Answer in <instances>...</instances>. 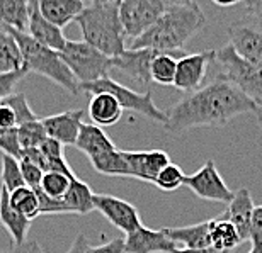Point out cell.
Returning a JSON list of instances; mask_svg holds the SVG:
<instances>
[{
  "label": "cell",
  "mask_w": 262,
  "mask_h": 253,
  "mask_svg": "<svg viewBox=\"0 0 262 253\" xmlns=\"http://www.w3.org/2000/svg\"><path fill=\"white\" fill-rule=\"evenodd\" d=\"M255 107L257 104L252 99L220 73L208 85L187 92L172 105L165 112L164 128L170 134L194 128H220L237 116L254 112Z\"/></svg>",
  "instance_id": "1"
},
{
  "label": "cell",
  "mask_w": 262,
  "mask_h": 253,
  "mask_svg": "<svg viewBox=\"0 0 262 253\" xmlns=\"http://www.w3.org/2000/svg\"><path fill=\"white\" fill-rule=\"evenodd\" d=\"M201 7L196 4H170L162 17L148 31L131 41V50L148 48L157 51H184L186 44L204 28Z\"/></svg>",
  "instance_id": "2"
},
{
  "label": "cell",
  "mask_w": 262,
  "mask_h": 253,
  "mask_svg": "<svg viewBox=\"0 0 262 253\" xmlns=\"http://www.w3.org/2000/svg\"><path fill=\"white\" fill-rule=\"evenodd\" d=\"M119 0L107 4L85 5L75 19L80 28L82 41L91 44L109 58H114L126 50L121 20H119Z\"/></svg>",
  "instance_id": "3"
},
{
  "label": "cell",
  "mask_w": 262,
  "mask_h": 253,
  "mask_svg": "<svg viewBox=\"0 0 262 253\" xmlns=\"http://www.w3.org/2000/svg\"><path fill=\"white\" fill-rule=\"evenodd\" d=\"M7 29V28H4ZM10 34L14 36V39L17 41L20 55H23V68L26 72H33L38 75L48 78L50 82H53L55 85L61 87L67 90L70 96H77L80 94L78 90V82L75 77L72 75L70 68L65 65V61L61 60L60 53L43 46L38 41H34L28 33H20V31L7 29Z\"/></svg>",
  "instance_id": "4"
},
{
  "label": "cell",
  "mask_w": 262,
  "mask_h": 253,
  "mask_svg": "<svg viewBox=\"0 0 262 253\" xmlns=\"http://www.w3.org/2000/svg\"><path fill=\"white\" fill-rule=\"evenodd\" d=\"M78 90L83 94H99V92H106L116 99L118 104L121 105V109L131 110L140 116H145L154 123H159L164 126L167 116L162 109H159V105L155 104L154 96L150 90H146L145 94H138L131 88L124 87L123 83H119L116 80H113L111 77H104L99 78L96 82H89V83H80Z\"/></svg>",
  "instance_id": "5"
},
{
  "label": "cell",
  "mask_w": 262,
  "mask_h": 253,
  "mask_svg": "<svg viewBox=\"0 0 262 253\" xmlns=\"http://www.w3.org/2000/svg\"><path fill=\"white\" fill-rule=\"evenodd\" d=\"M58 53L65 65L70 68L78 85L109 77V73L113 72L111 58L83 41L67 39L63 50Z\"/></svg>",
  "instance_id": "6"
},
{
  "label": "cell",
  "mask_w": 262,
  "mask_h": 253,
  "mask_svg": "<svg viewBox=\"0 0 262 253\" xmlns=\"http://www.w3.org/2000/svg\"><path fill=\"white\" fill-rule=\"evenodd\" d=\"M214 61L220 65L222 75L237 85L249 99L262 105V66L245 61L230 44L214 51Z\"/></svg>",
  "instance_id": "7"
},
{
  "label": "cell",
  "mask_w": 262,
  "mask_h": 253,
  "mask_svg": "<svg viewBox=\"0 0 262 253\" xmlns=\"http://www.w3.org/2000/svg\"><path fill=\"white\" fill-rule=\"evenodd\" d=\"M169 0H119V20L126 39H136L148 31L169 7Z\"/></svg>",
  "instance_id": "8"
},
{
  "label": "cell",
  "mask_w": 262,
  "mask_h": 253,
  "mask_svg": "<svg viewBox=\"0 0 262 253\" xmlns=\"http://www.w3.org/2000/svg\"><path fill=\"white\" fill-rule=\"evenodd\" d=\"M184 186L203 201L228 204L233 197V192L225 183L213 160H206L199 170L186 175Z\"/></svg>",
  "instance_id": "9"
},
{
  "label": "cell",
  "mask_w": 262,
  "mask_h": 253,
  "mask_svg": "<svg viewBox=\"0 0 262 253\" xmlns=\"http://www.w3.org/2000/svg\"><path fill=\"white\" fill-rule=\"evenodd\" d=\"M227 36L240 58L262 66V20H235L227 28Z\"/></svg>",
  "instance_id": "10"
},
{
  "label": "cell",
  "mask_w": 262,
  "mask_h": 253,
  "mask_svg": "<svg viewBox=\"0 0 262 253\" xmlns=\"http://www.w3.org/2000/svg\"><path fill=\"white\" fill-rule=\"evenodd\" d=\"M214 61V50H204L192 55H184L177 60L174 85L177 90L194 92L203 85L209 63Z\"/></svg>",
  "instance_id": "11"
},
{
  "label": "cell",
  "mask_w": 262,
  "mask_h": 253,
  "mask_svg": "<svg viewBox=\"0 0 262 253\" xmlns=\"http://www.w3.org/2000/svg\"><path fill=\"white\" fill-rule=\"evenodd\" d=\"M94 209L99 211L114 228L123 231L124 235L133 233L141 226L138 209L119 197L109 194H94Z\"/></svg>",
  "instance_id": "12"
},
{
  "label": "cell",
  "mask_w": 262,
  "mask_h": 253,
  "mask_svg": "<svg viewBox=\"0 0 262 253\" xmlns=\"http://www.w3.org/2000/svg\"><path fill=\"white\" fill-rule=\"evenodd\" d=\"M160 51L148 50V48H138V50H124L121 55L111 58L113 70H118L129 77L140 85H150V65L154 58Z\"/></svg>",
  "instance_id": "13"
},
{
  "label": "cell",
  "mask_w": 262,
  "mask_h": 253,
  "mask_svg": "<svg viewBox=\"0 0 262 253\" xmlns=\"http://www.w3.org/2000/svg\"><path fill=\"white\" fill-rule=\"evenodd\" d=\"M123 158L128 165V177L151 183L154 178L165 165L170 163L169 153L164 150H148V151H124Z\"/></svg>",
  "instance_id": "14"
},
{
  "label": "cell",
  "mask_w": 262,
  "mask_h": 253,
  "mask_svg": "<svg viewBox=\"0 0 262 253\" xmlns=\"http://www.w3.org/2000/svg\"><path fill=\"white\" fill-rule=\"evenodd\" d=\"M28 34L34 41L55 51H61L67 43L63 29L56 28L43 17L39 10V0H28Z\"/></svg>",
  "instance_id": "15"
},
{
  "label": "cell",
  "mask_w": 262,
  "mask_h": 253,
  "mask_svg": "<svg viewBox=\"0 0 262 253\" xmlns=\"http://www.w3.org/2000/svg\"><path fill=\"white\" fill-rule=\"evenodd\" d=\"M83 116H85V112L82 109L63 110V112L41 119V124H43L48 138L56 140L58 143L67 146L75 143L78 131H80V126L83 123Z\"/></svg>",
  "instance_id": "16"
},
{
  "label": "cell",
  "mask_w": 262,
  "mask_h": 253,
  "mask_svg": "<svg viewBox=\"0 0 262 253\" xmlns=\"http://www.w3.org/2000/svg\"><path fill=\"white\" fill-rule=\"evenodd\" d=\"M177 245L164 229H151L141 224L124 238V253H172Z\"/></svg>",
  "instance_id": "17"
},
{
  "label": "cell",
  "mask_w": 262,
  "mask_h": 253,
  "mask_svg": "<svg viewBox=\"0 0 262 253\" xmlns=\"http://www.w3.org/2000/svg\"><path fill=\"white\" fill-rule=\"evenodd\" d=\"M252 211H254V199L250 196L249 189L242 187L237 192H233L232 201L227 204V209L220 214V218L232 223L233 228L237 229L238 236L244 241L249 240V224H250Z\"/></svg>",
  "instance_id": "18"
},
{
  "label": "cell",
  "mask_w": 262,
  "mask_h": 253,
  "mask_svg": "<svg viewBox=\"0 0 262 253\" xmlns=\"http://www.w3.org/2000/svg\"><path fill=\"white\" fill-rule=\"evenodd\" d=\"M73 146H75L78 151H82L87 158L97 156V155H101V153L118 148V146L113 143V140L106 134V131L92 123H82Z\"/></svg>",
  "instance_id": "19"
},
{
  "label": "cell",
  "mask_w": 262,
  "mask_h": 253,
  "mask_svg": "<svg viewBox=\"0 0 262 253\" xmlns=\"http://www.w3.org/2000/svg\"><path fill=\"white\" fill-rule=\"evenodd\" d=\"M87 114L92 124L99 126V128H107V126H114L119 123L123 116V109L111 94L99 92L94 94L91 101H89Z\"/></svg>",
  "instance_id": "20"
},
{
  "label": "cell",
  "mask_w": 262,
  "mask_h": 253,
  "mask_svg": "<svg viewBox=\"0 0 262 253\" xmlns=\"http://www.w3.org/2000/svg\"><path fill=\"white\" fill-rule=\"evenodd\" d=\"M85 4L82 0H39V10L46 20L60 29L75 22Z\"/></svg>",
  "instance_id": "21"
},
{
  "label": "cell",
  "mask_w": 262,
  "mask_h": 253,
  "mask_svg": "<svg viewBox=\"0 0 262 253\" xmlns=\"http://www.w3.org/2000/svg\"><path fill=\"white\" fill-rule=\"evenodd\" d=\"M0 223L7 229L12 245H23L28 240L31 221L12 209V205L9 204V191H5L4 187L0 189Z\"/></svg>",
  "instance_id": "22"
},
{
  "label": "cell",
  "mask_w": 262,
  "mask_h": 253,
  "mask_svg": "<svg viewBox=\"0 0 262 253\" xmlns=\"http://www.w3.org/2000/svg\"><path fill=\"white\" fill-rule=\"evenodd\" d=\"M174 243L184 245V248H211L209 245V219L201 223L181 226V228H162Z\"/></svg>",
  "instance_id": "23"
},
{
  "label": "cell",
  "mask_w": 262,
  "mask_h": 253,
  "mask_svg": "<svg viewBox=\"0 0 262 253\" xmlns=\"http://www.w3.org/2000/svg\"><path fill=\"white\" fill-rule=\"evenodd\" d=\"M242 243V238L238 236L237 229L232 223H228L223 218L209 219V245L218 253H230Z\"/></svg>",
  "instance_id": "24"
},
{
  "label": "cell",
  "mask_w": 262,
  "mask_h": 253,
  "mask_svg": "<svg viewBox=\"0 0 262 253\" xmlns=\"http://www.w3.org/2000/svg\"><path fill=\"white\" fill-rule=\"evenodd\" d=\"M61 201L67 204V208L70 209L72 214L85 216L91 213V211H94L92 189L77 177L70 182V187H68L65 196L61 197Z\"/></svg>",
  "instance_id": "25"
},
{
  "label": "cell",
  "mask_w": 262,
  "mask_h": 253,
  "mask_svg": "<svg viewBox=\"0 0 262 253\" xmlns=\"http://www.w3.org/2000/svg\"><path fill=\"white\" fill-rule=\"evenodd\" d=\"M24 70L23 55H20L17 41L7 29H0V75H7Z\"/></svg>",
  "instance_id": "26"
},
{
  "label": "cell",
  "mask_w": 262,
  "mask_h": 253,
  "mask_svg": "<svg viewBox=\"0 0 262 253\" xmlns=\"http://www.w3.org/2000/svg\"><path fill=\"white\" fill-rule=\"evenodd\" d=\"M177 56H184V51H160L154 58V61L150 65L151 83H159V85H172L174 83Z\"/></svg>",
  "instance_id": "27"
},
{
  "label": "cell",
  "mask_w": 262,
  "mask_h": 253,
  "mask_svg": "<svg viewBox=\"0 0 262 253\" xmlns=\"http://www.w3.org/2000/svg\"><path fill=\"white\" fill-rule=\"evenodd\" d=\"M0 26L26 33L28 0H0Z\"/></svg>",
  "instance_id": "28"
},
{
  "label": "cell",
  "mask_w": 262,
  "mask_h": 253,
  "mask_svg": "<svg viewBox=\"0 0 262 253\" xmlns=\"http://www.w3.org/2000/svg\"><path fill=\"white\" fill-rule=\"evenodd\" d=\"M89 162H91V165L94 167V170L99 172L101 175L128 177V165H126V162H124L121 150H118V148L89 158Z\"/></svg>",
  "instance_id": "29"
},
{
  "label": "cell",
  "mask_w": 262,
  "mask_h": 253,
  "mask_svg": "<svg viewBox=\"0 0 262 253\" xmlns=\"http://www.w3.org/2000/svg\"><path fill=\"white\" fill-rule=\"evenodd\" d=\"M9 204L14 211H17L26 219L33 221L39 216V197L38 192L29 187H17L12 192H9Z\"/></svg>",
  "instance_id": "30"
},
{
  "label": "cell",
  "mask_w": 262,
  "mask_h": 253,
  "mask_svg": "<svg viewBox=\"0 0 262 253\" xmlns=\"http://www.w3.org/2000/svg\"><path fill=\"white\" fill-rule=\"evenodd\" d=\"M38 148L41 150L46 160V172H60L68 177H77L65 160V146L61 143H58L56 140L46 138Z\"/></svg>",
  "instance_id": "31"
},
{
  "label": "cell",
  "mask_w": 262,
  "mask_h": 253,
  "mask_svg": "<svg viewBox=\"0 0 262 253\" xmlns=\"http://www.w3.org/2000/svg\"><path fill=\"white\" fill-rule=\"evenodd\" d=\"M75 177H68L60 172H46L39 183V191L50 199H61L67 194L70 182Z\"/></svg>",
  "instance_id": "32"
},
{
  "label": "cell",
  "mask_w": 262,
  "mask_h": 253,
  "mask_svg": "<svg viewBox=\"0 0 262 253\" xmlns=\"http://www.w3.org/2000/svg\"><path fill=\"white\" fill-rule=\"evenodd\" d=\"M17 138L20 143V148H38V146L43 143V141L48 138L46 136V131L41 124V119H34V121H28V123L17 126Z\"/></svg>",
  "instance_id": "33"
},
{
  "label": "cell",
  "mask_w": 262,
  "mask_h": 253,
  "mask_svg": "<svg viewBox=\"0 0 262 253\" xmlns=\"http://www.w3.org/2000/svg\"><path fill=\"white\" fill-rule=\"evenodd\" d=\"M184 177H186V173L182 172V168L170 162L169 165H165L162 168L159 172V175L154 178L151 183L164 192H172L184 186Z\"/></svg>",
  "instance_id": "34"
},
{
  "label": "cell",
  "mask_w": 262,
  "mask_h": 253,
  "mask_svg": "<svg viewBox=\"0 0 262 253\" xmlns=\"http://www.w3.org/2000/svg\"><path fill=\"white\" fill-rule=\"evenodd\" d=\"M0 178H2V187L5 191L12 192L14 189L23 187V173H20L19 160L9 155H2V170H0Z\"/></svg>",
  "instance_id": "35"
},
{
  "label": "cell",
  "mask_w": 262,
  "mask_h": 253,
  "mask_svg": "<svg viewBox=\"0 0 262 253\" xmlns=\"http://www.w3.org/2000/svg\"><path fill=\"white\" fill-rule=\"evenodd\" d=\"M4 101L14 109L15 116H17V126L28 123V121L38 119V116L34 114L33 109H31L26 94H23V92H12L10 96L4 97Z\"/></svg>",
  "instance_id": "36"
},
{
  "label": "cell",
  "mask_w": 262,
  "mask_h": 253,
  "mask_svg": "<svg viewBox=\"0 0 262 253\" xmlns=\"http://www.w3.org/2000/svg\"><path fill=\"white\" fill-rule=\"evenodd\" d=\"M0 151L2 155H9L12 158H20V153H23V148H20L19 138H17V129H0Z\"/></svg>",
  "instance_id": "37"
},
{
  "label": "cell",
  "mask_w": 262,
  "mask_h": 253,
  "mask_svg": "<svg viewBox=\"0 0 262 253\" xmlns=\"http://www.w3.org/2000/svg\"><path fill=\"white\" fill-rule=\"evenodd\" d=\"M249 240L252 241V251L262 253V205H254L249 224Z\"/></svg>",
  "instance_id": "38"
},
{
  "label": "cell",
  "mask_w": 262,
  "mask_h": 253,
  "mask_svg": "<svg viewBox=\"0 0 262 253\" xmlns=\"http://www.w3.org/2000/svg\"><path fill=\"white\" fill-rule=\"evenodd\" d=\"M19 167H20V173H23L24 186L33 189V191H38L45 172L41 170L39 167H36V165H33V163H29L26 160H19Z\"/></svg>",
  "instance_id": "39"
},
{
  "label": "cell",
  "mask_w": 262,
  "mask_h": 253,
  "mask_svg": "<svg viewBox=\"0 0 262 253\" xmlns=\"http://www.w3.org/2000/svg\"><path fill=\"white\" fill-rule=\"evenodd\" d=\"M26 75H28V72H26V70L7 73V75H0V101H2L4 97L10 96L12 92H15L17 83L23 80Z\"/></svg>",
  "instance_id": "40"
},
{
  "label": "cell",
  "mask_w": 262,
  "mask_h": 253,
  "mask_svg": "<svg viewBox=\"0 0 262 253\" xmlns=\"http://www.w3.org/2000/svg\"><path fill=\"white\" fill-rule=\"evenodd\" d=\"M12 128H17V116H15L14 109L2 99L0 101V129Z\"/></svg>",
  "instance_id": "41"
},
{
  "label": "cell",
  "mask_w": 262,
  "mask_h": 253,
  "mask_svg": "<svg viewBox=\"0 0 262 253\" xmlns=\"http://www.w3.org/2000/svg\"><path fill=\"white\" fill-rule=\"evenodd\" d=\"M85 253H124V240L114 238V240H109L106 243L97 245V246L89 245Z\"/></svg>",
  "instance_id": "42"
},
{
  "label": "cell",
  "mask_w": 262,
  "mask_h": 253,
  "mask_svg": "<svg viewBox=\"0 0 262 253\" xmlns=\"http://www.w3.org/2000/svg\"><path fill=\"white\" fill-rule=\"evenodd\" d=\"M0 253H43V250H41L38 241L26 240L23 245H12V246H9L5 251H0Z\"/></svg>",
  "instance_id": "43"
},
{
  "label": "cell",
  "mask_w": 262,
  "mask_h": 253,
  "mask_svg": "<svg viewBox=\"0 0 262 253\" xmlns=\"http://www.w3.org/2000/svg\"><path fill=\"white\" fill-rule=\"evenodd\" d=\"M245 5V12L254 19L262 20V0H242Z\"/></svg>",
  "instance_id": "44"
},
{
  "label": "cell",
  "mask_w": 262,
  "mask_h": 253,
  "mask_svg": "<svg viewBox=\"0 0 262 253\" xmlns=\"http://www.w3.org/2000/svg\"><path fill=\"white\" fill-rule=\"evenodd\" d=\"M89 248V240L85 235H77L75 240H73V243L70 246V250H68L67 253H85Z\"/></svg>",
  "instance_id": "45"
},
{
  "label": "cell",
  "mask_w": 262,
  "mask_h": 253,
  "mask_svg": "<svg viewBox=\"0 0 262 253\" xmlns=\"http://www.w3.org/2000/svg\"><path fill=\"white\" fill-rule=\"evenodd\" d=\"M172 253H218V251H214L213 248H198V250H192V248H176Z\"/></svg>",
  "instance_id": "46"
},
{
  "label": "cell",
  "mask_w": 262,
  "mask_h": 253,
  "mask_svg": "<svg viewBox=\"0 0 262 253\" xmlns=\"http://www.w3.org/2000/svg\"><path fill=\"white\" fill-rule=\"evenodd\" d=\"M213 4L220 5V7H232V5H237L240 4L242 0H211Z\"/></svg>",
  "instance_id": "47"
},
{
  "label": "cell",
  "mask_w": 262,
  "mask_h": 253,
  "mask_svg": "<svg viewBox=\"0 0 262 253\" xmlns=\"http://www.w3.org/2000/svg\"><path fill=\"white\" fill-rule=\"evenodd\" d=\"M85 5H97V4H107V2H114V0H82Z\"/></svg>",
  "instance_id": "48"
},
{
  "label": "cell",
  "mask_w": 262,
  "mask_h": 253,
  "mask_svg": "<svg viewBox=\"0 0 262 253\" xmlns=\"http://www.w3.org/2000/svg\"><path fill=\"white\" fill-rule=\"evenodd\" d=\"M254 114H255V118H257V121H259V126L262 128V105H257V107H255Z\"/></svg>",
  "instance_id": "49"
},
{
  "label": "cell",
  "mask_w": 262,
  "mask_h": 253,
  "mask_svg": "<svg viewBox=\"0 0 262 253\" xmlns=\"http://www.w3.org/2000/svg\"><path fill=\"white\" fill-rule=\"evenodd\" d=\"M169 4H196V0H169Z\"/></svg>",
  "instance_id": "50"
},
{
  "label": "cell",
  "mask_w": 262,
  "mask_h": 253,
  "mask_svg": "<svg viewBox=\"0 0 262 253\" xmlns=\"http://www.w3.org/2000/svg\"><path fill=\"white\" fill-rule=\"evenodd\" d=\"M249 253H255V251H252V250H250V251H249Z\"/></svg>",
  "instance_id": "51"
}]
</instances>
